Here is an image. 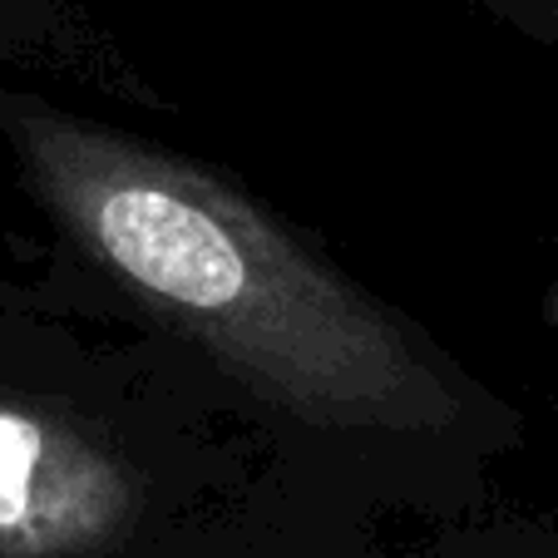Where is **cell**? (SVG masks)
<instances>
[{"instance_id": "6da1fadb", "label": "cell", "mask_w": 558, "mask_h": 558, "mask_svg": "<svg viewBox=\"0 0 558 558\" xmlns=\"http://www.w3.org/2000/svg\"><path fill=\"white\" fill-rule=\"evenodd\" d=\"M11 138L80 253L257 401L322 430L454 425L411 331L208 169L60 109H15Z\"/></svg>"}, {"instance_id": "7a4b0ae2", "label": "cell", "mask_w": 558, "mask_h": 558, "mask_svg": "<svg viewBox=\"0 0 558 558\" xmlns=\"http://www.w3.org/2000/svg\"><path fill=\"white\" fill-rule=\"evenodd\" d=\"M144 509L138 474L80 425L0 401V558H99Z\"/></svg>"}, {"instance_id": "3957f363", "label": "cell", "mask_w": 558, "mask_h": 558, "mask_svg": "<svg viewBox=\"0 0 558 558\" xmlns=\"http://www.w3.org/2000/svg\"><path fill=\"white\" fill-rule=\"evenodd\" d=\"M544 25L558 35V0H554V5H544Z\"/></svg>"}]
</instances>
